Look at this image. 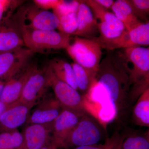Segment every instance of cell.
Here are the masks:
<instances>
[{"mask_svg":"<svg viewBox=\"0 0 149 149\" xmlns=\"http://www.w3.org/2000/svg\"><path fill=\"white\" fill-rule=\"evenodd\" d=\"M129 69L121 51H109L101 61L98 70L88 93H105L117 115L127 108L130 91Z\"/></svg>","mask_w":149,"mask_h":149,"instance_id":"obj_1","label":"cell"},{"mask_svg":"<svg viewBox=\"0 0 149 149\" xmlns=\"http://www.w3.org/2000/svg\"><path fill=\"white\" fill-rule=\"evenodd\" d=\"M97 22L99 35L92 39L101 48L108 51L119 49L121 42L128 30L114 14L104 8L95 0H85Z\"/></svg>","mask_w":149,"mask_h":149,"instance_id":"obj_2","label":"cell"},{"mask_svg":"<svg viewBox=\"0 0 149 149\" xmlns=\"http://www.w3.org/2000/svg\"><path fill=\"white\" fill-rule=\"evenodd\" d=\"M129 69L130 95L139 97L149 89V48L133 47L121 51Z\"/></svg>","mask_w":149,"mask_h":149,"instance_id":"obj_3","label":"cell"},{"mask_svg":"<svg viewBox=\"0 0 149 149\" xmlns=\"http://www.w3.org/2000/svg\"><path fill=\"white\" fill-rule=\"evenodd\" d=\"M24 45L33 52L45 53L52 50L66 49L70 35L55 30H20Z\"/></svg>","mask_w":149,"mask_h":149,"instance_id":"obj_4","label":"cell"},{"mask_svg":"<svg viewBox=\"0 0 149 149\" xmlns=\"http://www.w3.org/2000/svg\"><path fill=\"white\" fill-rule=\"evenodd\" d=\"M66 50L74 63L96 76L102 56V48L97 43L91 39L75 36Z\"/></svg>","mask_w":149,"mask_h":149,"instance_id":"obj_5","label":"cell"},{"mask_svg":"<svg viewBox=\"0 0 149 149\" xmlns=\"http://www.w3.org/2000/svg\"><path fill=\"white\" fill-rule=\"evenodd\" d=\"M16 17L19 30H55L59 24L58 17L53 12L41 9L35 4L22 6Z\"/></svg>","mask_w":149,"mask_h":149,"instance_id":"obj_6","label":"cell"},{"mask_svg":"<svg viewBox=\"0 0 149 149\" xmlns=\"http://www.w3.org/2000/svg\"><path fill=\"white\" fill-rule=\"evenodd\" d=\"M102 136L100 125L95 119L85 113L68 137L64 148L96 145Z\"/></svg>","mask_w":149,"mask_h":149,"instance_id":"obj_7","label":"cell"},{"mask_svg":"<svg viewBox=\"0 0 149 149\" xmlns=\"http://www.w3.org/2000/svg\"><path fill=\"white\" fill-rule=\"evenodd\" d=\"M48 85L52 89L55 98L63 108L74 111H84V99L77 90L58 79L49 66L46 68Z\"/></svg>","mask_w":149,"mask_h":149,"instance_id":"obj_8","label":"cell"},{"mask_svg":"<svg viewBox=\"0 0 149 149\" xmlns=\"http://www.w3.org/2000/svg\"><path fill=\"white\" fill-rule=\"evenodd\" d=\"M35 53L24 47L0 53V79L6 82L16 75L26 66Z\"/></svg>","mask_w":149,"mask_h":149,"instance_id":"obj_9","label":"cell"},{"mask_svg":"<svg viewBox=\"0 0 149 149\" xmlns=\"http://www.w3.org/2000/svg\"><path fill=\"white\" fill-rule=\"evenodd\" d=\"M85 113L84 111L63 109L52 127V142L58 148H64L68 137Z\"/></svg>","mask_w":149,"mask_h":149,"instance_id":"obj_10","label":"cell"},{"mask_svg":"<svg viewBox=\"0 0 149 149\" xmlns=\"http://www.w3.org/2000/svg\"><path fill=\"white\" fill-rule=\"evenodd\" d=\"M48 87L46 68L40 70L35 67L24 85L19 100L34 107L44 95Z\"/></svg>","mask_w":149,"mask_h":149,"instance_id":"obj_11","label":"cell"},{"mask_svg":"<svg viewBox=\"0 0 149 149\" xmlns=\"http://www.w3.org/2000/svg\"><path fill=\"white\" fill-rule=\"evenodd\" d=\"M33 106L18 100L6 106L1 116L0 125L7 130L17 129L27 121Z\"/></svg>","mask_w":149,"mask_h":149,"instance_id":"obj_12","label":"cell"},{"mask_svg":"<svg viewBox=\"0 0 149 149\" xmlns=\"http://www.w3.org/2000/svg\"><path fill=\"white\" fill-rule=\"evenodd\" d=\"M62 107L55 98L40 102L29 115L28 124H47L53 123L62 111Z\"/></svg>","mask_w":149,"mask_h":149,"instance_id":"obj_13","label":"cell"},{"mask_svg":"<svg viewBox=\"0 0 149 149\" xmlns=\"http://www.w3.org/2000/svg\"><path fill=\"white\" fill-rule=\"evenodd\" d=\"M52 123L29 124L23 134L27 149H40L52 142Z\"/></svg>","mask_w":149,"mask_h":149,"instance_id":"obj_14","label":"cell"},{"mask_svg":"<svg viewBox=\"0 0 149 149\" xmlns=\"http://www.w3.org/2000/svg\"><path fill=\"white\" fill-rule=\"evenodd\" d=\"M77 28L74 35L92 39L99 36L97 22L93 12L84 1H80L77 12Z\"/></svg>","mask_w":149,"mask_h":149,"instance_id":"obj_15","label":"cell"},{"mask_svg":"<svg viewBox=\"0 0 149 149\" xmlns=\"http://www.w3.org/2000/svg\"><path fill=\"white\" fill-rule=\"evenodd\" d=\"M35 67L28 68L21 75H16L6 82L0 101L7 106L17 101L21 96L24 85Z\"/></svg>","mask_w":149,"mask_h":149,"instance_id":"obj_16","label":"cell"},{"mask_svg":"<svg viewBox=\"0 0 149 149\" xmlns=\"http://www.w3.org/2000/svg\"><path fill=\"white\" fill-rule=\"evenodd\" d=\"M149 45V22H142L129 31L123 37L120 49L148 47Z\"/></svg>","mask_w":149,"mask_h":149,"instance_id":"obj_17","label":"cell"},{"mask_svg":"<svg viewBox=\"0 0 149 149\" xmlns=\"http://www.w3.org/2000/svg\"><path fill=\"white\" fill-rule=\"evenodd\" d=\"M24 46L20 30L8 23L0 24V53L9 52Z\"/></svg>","mask_w":149,"mask_h":149,"instance_id":"obj_18","label":"cell"},{"mask_svg":"<svg viewBox=\"0 0 149 149\" xmlns=\"http://www.w3.org/2000/svg\"><path fill=\"white\" fill-rule=\"evenodd\" d=\"M111 10L128 31L142 22L133 12L129 0L115 1Z\"/></svg>","mask_w":149,"mask_h":149,"instance_id":"obj_19","label":"cell"},{"mask_svg":"<svg viewBox=\"0 0 149 149\" xmlns=\"http://www.w3.org/2000/svg\"><path fill=\"white\" fill-rule=\"evenodd\" d=\"M49 66L56 77L78 91V88L72 65L68 62L59 58H54Z\"/></svg>","mask_w":149,"mask_h":149,"instance_id":"obj_20","label":"cell"},{"mask_svg":"<svg viewBox=\"0 0 149 149\" xmlns=\"http://www.w3.org/2000/svg\"><path fill=\"white\" fill-rule=\"evenodd\" d=\"M134 122L137 125L149 126V89L139 96L133 111Z\"/></svg>","mask_w":149,"mask_h":149,"instance_id":"obj_21","label":"cell"},{"mask_svg":"<svg viewBox=\"0 0 149 149\" xmlns=\"http://www.w3.org/2000/svg\"><path fill=\"white\" fill-rule=\"evenodd\" d=\"M71 65L74 71L78 90L87 94L91 89L95 76L75 63H72Z\"/></svg>","mask_w":149,"mask_h":149,"instance_id":"obj_22","label":"cell"},{"mask_svg":"<svg viewBox=\"0 0 149 149\" xmlns=\"http://www.w3.org/2000/svg\"><path fill=\"white\" fill-rule=\"evenodd\" d=\"M24 146L23 134L17 129L0 133V149H17Z\"/></svg>","mask_w":149,"mask_h":149,"instance_id":"obj_23","label":"cell"},{"mask_svg":"<svg viewBox=\"0 0 149 149\" xmlns=\"http://www.w3.org/2000/svg\"><path fill=\"white\" fill-rule=\"evenodd\" d=\"M121 149H149V131L145 135H133L123 139Z\"/></svg>","mask_w":149,"mask_h":149,"instance_id":"obj_24","label":"cell"},{"mask_svg":"<svg viewBox=\"0 0 149 149\" xmlns=\"http://www.w3.org/2000/svg\"><path fill=\"white\" fill-rule=\"evenodd\" d=\"M58 29L59 32L70 35H74L77 28V13H72L59 17Z\"/></svg>","mask_w":149,"mask_h":149,"instance_id":"obj_25","label":"cell"},{"mask_svg":"<svg viewBox=\"0 0 149 149\" xmlns=\"http://www.w3.org/2000/svg\"><path fill=\"white\" fill-rule=\"evenodd\" d=\"M80 1H63L60 0L54 9V13L58 18L72 13H77Z\"/></svg>","mask_w":149,"mask_h":149,"instance_id":"obj_26","label":"cell"},{"mask_svg":"<svg viewBox=\"0 0 149 149\" xmlns=\"http://www.w3.org/2000/svg\"><path fill=\"white\" fill-rule=\"evenodd\" d=\"M130 6L137 18L147 22L149 13V0H129Z\"/></svg>","mask_w":149,"mask_h":149,"instance_id":"obj_27","label":"cell"},{"mask_svg":"<svg viewBox=\"0 0 149 149\" xmlns=\"http://www.w3.org/2000/svg\"><path fill=\"white\" fill-rule=\"evenodd\" d=\"M21 3L19 1L0 0V24L8 19Z\"/></svg>","mask_w":149,"mask_h":149,"instance_id":"obj_28","label":"cell"},{"mask_svg":"<svg viewBox=\"0 0 149 149\" xmlns=\"http://www.w3.org/2000/svg\"><path fill=\"white\" fill-rule=\"evenodd\" d=\"M123 140L118 134H114L102 145L77 147L75 149H119L121 147Z\"/></svg>","mask_w":149,"mask_h":149,"instance_id":"obj_29","label":"cell"},{"mask_svg":"<svg viewBox=\"0 0 149 149\" xmlns=\"http://www.w3.org/2000/svg\"><path fill=\"white\" fill-rule=\"evenodd\" d=\"M60 0H35L34 3L39 8L44 10L54 9Z\"/></svg>","mask_w":149,"mask_h":149,"instance_id":"obj_30","label":"cell"},{"mask_svg":"<svg viewBox=\"0 0 149 149\" xmlns=\"http://www.w3.org/2000/svg\"><path fill=\"white\" fill-rule=\"evenodd\" d=\"M96 2L98 3L104 8L108 10L111 9L112 6L113 5L115 1L113 0H95Z\"/></svg>","mask_w":149,"mask_h":149,"instance_id":"obj_31","label":"cell"},{"mask_svg":"<svg viewBox=\"0 0 149 149\" xmlns=\"http://www.w3.org/2000/svg\"><path fill=\"white\" fill-rule=\"evenodd\" d=\"M55 146L52 142L46 145L40 149H58Z\"/></svg>","mask_w":149,"mask_h":149,"instance_id":"obj_32","label":"cell"},{"mask_svg":"<svg viewBox=\"0 0 149 149\" xmlns=\"http://www.w3.org/2000/svg\"><path fill=\"white\" fill-rule=\"evenodd\" d=\"M6 105L0 101V118H1V116L6 109Z\"/></svg>","mask_w":149,"mask_h":149,"instance_id":"obj_33","label":"cell"},{"mask_svg":"<svg viewBox=\"0 0 149 149\" xmlns=\"http://www.w3.org/2000/svg\"><path fill=\"white\" fill-rule=\"evenodd\" d=\"M5 83V81H1L0 82V97L1 95Z\"/></svg>","mask_w":149,"mask_h":149,"instance_id":"obj_34","label":"cell"},{"mask_svg":"<svg viewBox=\"0 0 149 149\" xmlns=\"http://www.w3.org/2000/svg\"><path fill=\"white\" fill-rule=\"evenodd\" d=\"M26 149V148H25V147L24 146L23 147H22V148H19V149Z\"/></svg>","mask_w":149,"mask_h":149,"instance_id":"obj_35","label":"cell"},{"mask_svg":"<svg viewBox=\"0 0 149 149\" xmlns=\"http://www.w3.org/2000/svg\"><path fill=\"white\" fill-rule=\"evenodd\" d=\"M121 149V148H120V149Z\"/></svg>","mask_w":149,"mask_h":149,"instance_id":"obj_36","label":"cell"},{"mask_svg":"<svg viewBox=\"0 0 149 149\" xmlns=\"http://www.w3.org/2000/svg\"><path fill=\"white\" fill-rule=\"evenodd\" d=\"M1 79H0V82H1Z\"/></svg>","mask_w":149,"mask_h":149,"instance_id":"obj_37","label":"cell"}]
</instances>
